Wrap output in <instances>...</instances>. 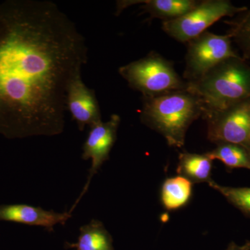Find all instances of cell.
Wrapping results in <instances>:
<instances>
[{
    "mask_svg": "<svg viewBox=\"0 0 250 250\" xmlns=\"http://www.w3.org/2000/svg\"><path fill=\"white\" fill-rule=\"evenodd\" d=\"M230 24L228 34L243 54V58L250 62V9L238 14L233 21L225 22Z\"/></svg>",
    "mask_w": 250,
    "mask_h": 250,
    "instance_id": "2e32d148",
    "label": "cell"
},
{
    "mask_svg": "<svg viewBox=\"0 0 250 250\" xmlns=\"http://www.w3.org/2000/svg\"><path fill=\"white\" fill-rule=\"evenodd\" d=\"M121 123L118 115L113 114L106 122H100L90 127V131L82 147V159L91 161L86 183L73 206L69 210L71 213L80 203L89 188L92 179L101 168L103 164L109 159L110 152L117 139V133Z\"/></svg>",
    "mask_w": 250,
    "mask_h": 250,
    "instance_id": "ba28073f",
    "label": "cell"
},
{
    "mask_svg": "<svg viewBox=\"0 0 250 250\" xmlns=\"http://www.w3.org/2000/svg\"><path fill=\"white\" fill-rule=\"evenodd\" d=\"M213 161L207 154L184 152L179 156L177 173L192 184L209 183L211 182Z\"/></svg>",
    "mask_w": 250,
    "mask_h": 250,
    "instance_id": "4fadbf2b",
    "label": "cell"
},
{
    "mask_svg": "<svg viewBox=\"0 0 250 250\" xmlns=\"http://www.w3.org/2000/svg\"><path fill=\"white\" fill-rule=\"evenodd\" d=\"M205 112L219 111L250 98V62L242 57L220 62L201 78L188 82Z\"/></svg>",
    "mask_w": 250,
    "mask_h": 250,
    "instance_id": "3957f363",
    "label": "cell"
},
{
    "mask_svg": "<svg viewBox=\"0 0 250 250\" xmlns=\"http://www.w3.org/2000/svg\"><path fill=\"white\" fill-rule=\"evenodd\" d=\"M184 80L194 82L201 78L220 62L231 57H239L232 47L229 34L218 35L206 31L187 42Z\"/></svg>",
    "mask_w": 250,
    "mask_h": 250,
    "instance_id": "8992f818",
    "label": "cell"
},
{
    "mask_svg": "<svg viewBox=\"0 0 250 250\" xmlns=\"http://www.w3.org/2000/svg\"><path fill=\"white\" fill-rule=\"evenodd\" d=\"M113 238L100 220H92L80 229L75 243L65 242V249L76 250H114Z\"/></svg>",
    "mask_w": 250,
    "mask_h": 250,
    "instance_id": "7c38bea8",
    "label": "cell"
},
{
    "mask_svg": "<svg viewBox=\"0 0 250 250\" xmlns=\"http://www.w3.org/2000/svg\"><path fill=\"white\" fill-rule=\"evenodd\" d=\"M206 154L212 161H221L229 170L236 168L250 170V150L239 145L218 143L214 149Z\"/></svg>",
    "mask_w": 250,
    "mask_h": 250,
    "instance_id": "9a60e30c",
    "label": "cell"
},
{
    "mask_svg": "<svg viewBox=\"0 0 250 250\" xmlns=\"http://www.w3.org/2000/svg\"><path fill=\"white\" fill-rule=\"evenodd\" d=\"M71 217L69 211L59 213L25 204L0 205V222L41 227L49 232L54 231L56 225H65Z\"/></svg>",
    "mask_w": 250,
    "mask_h": 250,
    "instance_id": "30bf717a",
    "label": "cell"
},
{
    "mask_svg": "<svg viewBox=\"0 0 250 250\" xmlns=\"http://www.w3.org/2000/svg\"><path fill=\"white\" fill-rule=\"evenodd\" d=\"M247 217L250 218V188L224 187L212 180L208 184Z\"/></svg>",
    "mask_w": 250,
    "mask_h": 250,
    "instance_id": "e0dca14e",
    "label": "cell"
},
{
    "mask_svg": "<svg viewBox=\"0 0 250 250\" xmlns=\"http://www.w3.org/2000/svg\"><path fill=\"white\" fill-rule=\"evenodd\" d=\"M247 9L246 6H235L229 0H201L196 8L182 17L164 21L162 29L174 40L187 43L221 18L238 16Z\"/></svg>",
    "mask_w": 250,
    "mask_h": 250,
    "instance_id": "5b68a950",
    "label": "cell"
},
{
    "mask_svg": "<svg viewBox=\"0 0 250 250\" xmlns=\"http://www.w3.org/2000/svg\"><path fill=\"white\" fill-rule=\"evenodd\" d=\"M67 110L71 113L80 131L102 122L101 112L95 90L82 81V76L72 81L67 90Z\"/></svg>",
    "mask_w": 250,
    "mask_h": 250,
    "instance_id": "9c48e42d",
    "label": "cell"
},
{
    "mask_svg": "<svg viewBox=\"0 0 250 250\" xmlns=\"http://www.w3.org/2000/svg\"><path fill=\"white\" fill-rule=\"evenodd\" d=\"M227 250H250V242L243 246H238L235 243H231Z\"/></svg>",
    "mask_w": 250,
    "mask_h": 250,
    "instance_id": "ac0fdd59",
    "label": "cell"
},
{
    "mask_svg": "<svg viewBox=\"0 0 250 250\" xmlns=\"http://www.w3.org/2000/svg\"><path fill=\"white\" fill-rule=\"evenodd\" d=\"M200 98L189 90H176L151 98H143L141 122L159 133L174 147L185 144L190 125L203 116Z\"/></svg>",
    "mask_w": 250,
    "mask_h": 250,
    "instance_id": "7a4b0ae2",
    "label": "cell"
},
{
    "mask_svg": "<svg viewBox=\"0 0 250 250\" xmlns=\"http://www.w3.org/2000/svg\"><path fill=\"white\" fill-rule=\"evenodd\" d=\"M192 184L181 176L166 179L161 194V202L166 209L177 210L187 205L191 197Z\"/></svg>",
    "mask_w": 250,
    "mask_h": 250,
    "instance_id": "5bb4252c",
    "label": "cell"
},
{
    "mask_svg": "<svg viewBox=\"0 0 250 250\" xmlns=\"http://www.w3.org/2000/svg\"><path fill=\"white\" fill-rule=\"evenodd\" d=\"M118 72L132 89L143 94V98L187 90L188 87L172 62L156 52L121 66Z\"/></svg>",
    "mask_w": 250,
    "mask_h": 250,
    "instance_id": "277c9868",
    "label": "cell"
},
{
    "mask_svg": "<svg viewBox=\"0 0 250 250\" xmlns=\"http://www.w3.org/2000/svg\"><path fill=\"white\" fill-rule=\"evenodd\" d=\"M201 0H145V1H118L116 15L123 9L135 4H143L141 9L152 18L164 21H172L187 14L196 8Z\"/></svg>",
    "mask_w": 250,
    "mask_h": 250,
    "instance_id": "8fae6325",
    "label": "cell"
},
{
    "mask_svg": "<svg viewBox=\"0 0 250 250\" xmlns=\"http://www.w3.org/2000/svg\"><path fill=\"white\" fill-rule=\"evenodd\" d=\"M202 118L210 142L233 143L250 150V98L223 110L205 112Z\"/></svg>",
    "mask_w": 250,
    "mask_h": 250,
    "instance_id": "52a82bcc",
    "label": "cell"
},
{
    "mask_svg": "<svg viewBox=\"0 0 250 250\" xmlns=\"http://www.w3.org/2000/svg\"></svg>",
    "mask_w": 250,
    "mask_h": 250,
    "instance_id": "d6986e66",
    "label": "cell"
},
{
    "mask_svg": "<svg viewBox=\"0 0 250 250\" xmlns=\"http://www.w3.org/2000/svg\"><path fill=\"white\" fill-rule=\"evenodd\" d=\"M87 60L84 37L57 4H0V134L24 139L62 134L67 90Z\"/></svg>",
    "mask_w": 250,
    "mask_h": 250,
    "instance_id": "6da1fadb",
    "label": "cell"
}]
</instances>
